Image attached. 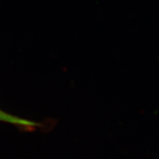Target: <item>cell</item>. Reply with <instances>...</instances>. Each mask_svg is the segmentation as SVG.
I'll list each match as a JSON object with an SVG mask.
<instances>
[{"label": "cell", "mask_w": 159, "mask_h": 159, "mask_svg": "<svg viewBox=\"0 0 159 159\" xmlns=\"http://www.w3.org/2000/svg\"><path fill=\"white\" fill-rule=\"evenodd\" d=\"M0 121L6 122V123L11 124V125L20 126L22 128H27V129H33L38 125L36 122L31 121L29 119L19 118L18 116L4 111L2 109H0Z\"/></svg>", "instance_id": "obj_1"}]
</instances>
